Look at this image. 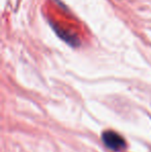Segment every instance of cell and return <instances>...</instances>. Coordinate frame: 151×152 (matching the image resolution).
Instances as JSON below:
<instances>
[{"instance_id":"1","label":"cell","mask_w":151,"mask_h":152,"mask_svg":"<svg viewBox=\"0 0 151 152\" xmlns=\"http://www.w3.org/2000/svg\"><path fill=\"white\" fill-rule=\"evenodd\" d=\"M103 142L108 148L113 151H119L125 148V141L122 139V137L112 130H107L104 132Z\"/></svg>"}]
</instances>
